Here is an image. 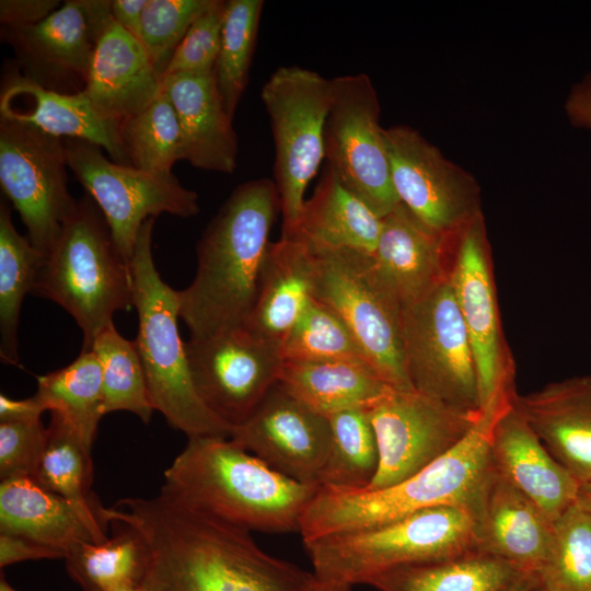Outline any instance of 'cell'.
<instances>
[{"mask_svg": "<svg viewBox=\"0 0 591 591\" xmlns=\"http://www.w3.org/2000/svg\"><path fill=\"white\" fill-rule=\"evenodd\" d=\"M155 218L142 224L131 257L134 306L138 314L135 339L154 410L188 438L230 437L231 427L218 418L199 397L177 321V290L161 278L153 259Z\"/></svg>", "mask_w": 591, "mask_h": 591, "instance_id": "5b68a950", "label": "cell"}, {"mask_svg": "<svg viewBox=\"0 0 591 591\" xmlns=\"http://www.w3.org/2000/svg\"><path fill=\"white\" fill-rule=\"evenodd\" d=\"M162 81L142 43L113 21L97 42L83 91L119 125L158 99Z\"/></svg>", "mask_w": 591, "mask_h": 591, "instance_id": "d4e9b609", "label": "cell"}, {"mask_svg": "<svg viewBox=\"0 0 591 591\" xmlns=\"http://www.w3.org/2000/svg\"><path fill=\"white\" fill-rule=\"evenodd\" d=\"M490 243L483 213L454 237L450 283L474 355L482 408L515 390V363L505 338Z\"/></svg>", "mask_w": 591, "mask_h": 591, "instance_id": "9a60e30c", "label": "cell"}, {"mask_svg": "<svg viewBox=\"0 0 591 591\" xmlns=\"http://www.w3.org/2000/svg\"><path fill=\"white\" fill-rule=\"evenodd\" d=\"M379 466L363 490L382 489L417 473L454 448L482 412H466L415 390H390L368 408Z\"/></svg>", "mask_w": 591, "mask_h": 591, "instance_id": "5bb4252c", "label": "cell"}, {"mask_svg": "<svg viewBox=\"0 0 591 591\" xmlns=\"http://www.w3.org/2000/svg\"><path fill=\"white\" fill-rule=\"evenodd\" d=\"M115 523L113 536L103 542H81L67 554L69 576L83 591H114L140 586L144 576L147 552L139 534Z\"/></svg>", "mask_w": 591, "mask_h": 591, "instance_id": "836d02e7", "label": "cell"}, {"mask_svg": "<svg viewBox=\"0 0 591 591\" xmlns=\"http://www.w3.org/2000/svg\"><path fill=\"white\" fill-rule=\"evenodd\" d=\"M194 386L231 429L245 421L278 382L280 347L245 325L185 343Z\"/></svg>", "mask_w": 591, "mask_h": 591, "instance_id": "2e32d148", "label": "cell"}, {"mask_svg": "<svg viewBox=\"0 0 591 591\" xmlns=\"http://www.w3.org/2000/svg\"><path fill=\"white\" fill-rule=\"evenodd\" d=\"M38 559H65V556L61 553L30 538L0 533L1 568L21 561Z\"/></svg>", "mask_w": 591, "mask_h": 591, "instance_id": "bcb514c9", "label": "cell"}, {"mask_svg": "<svg viewBox=\"0 0 591 591\" xmlns=\"http://www.w3.org/2000/svg\"><path fill=\"white\" fill-rule=\"evenodd\" d=\"M380 109L368 74L331 79L324 131L326 169L383 219L401 202L392 184Z\"/></svg>", "mask_w": 591, "mask_h": 591, "instance_id": "8fae6325", "label": "cell"}, {"mask_svg": "<svg viewBox=\"0 0 591 591\" xmlns=\"http://www.w3.org/2000/svg\"><path fill=\"white\" fill-rule=\"evenodd\" d=\"M402 339L415 391L462 410H482L474 355L450 280L402 305Z\"/></svg>", "mask_w": 591, "mask_h": 591, "instance_id": "30bf717a", "label": "cell"}, {"mask_svg": "<svg viewBox=\"0 0 591 591\" xmlns=\"http://www.w3.org/2000/svg\"><path fill=\"white\" fill-rule=\"evenodd\" d=\"M523 417L547 451L579 482H591V375L546 384L512 396Z\"/></svg>", "mask_w": 591, "mask_h": 591, "instance_id": "7402d4cb", "label": "cell"}, {"mask_svg": "<svg viewBox=\"0 0 591 591\" xmlns=\"http://www.w3.org/2000/svg\"><path fill=\"white\" fill-rule=\"evenodd\" d=\"M396 196L419 221L454 235L482 212L475 177L408 126L384 128Z\"/></svg>", "mask_w": 591, "mask_h": 591, "instance_id": "e0dca14e", "label": "cell"}, {"mask_svg": "<svg viewBox=\"0 0 591 591\" xmlns=\"http://www.w3.org/2000/svg\"><path fill=\"white\" fill-rule=\"evenodd\" d=\"M212 1L148 0L142 12L140 42L161 76L192 24Z\"/></svg>", "mask_w": 591, "mask_h": 591, "instance_id": "b9f144b4", "label": "cell"}, {"mask_svg": "<svg viewBox=\"0 0 591 591\" xmlns=\"http://www.w3.org/2000/svg\"><path fill=\"white\" fill-rule=\"evenodd\" d=\"M515 392L494 396L454 448L397 484L360 491L320 487L301 520L302 541L371 529L442 506L468 508L478 519L494 473L490 454L494 426Z\"/></svg>", "mask_w": 591, "mask_h": 591, "instance_id": "7a4b0ae2", "label": "cell"}, {"mask_svg": "<svg viewBox=\"0 0 591 591\" xmlns=\"http://www.w3.org/2000/svg\"><path fill=\"white\" fill-rule=\"evenodd\" d=\"M309 591H352V586L344 583L324 582L315 578Z\"/></svg>", "mask_w": 591, "mask_h": 591, "instance_id": "f5cc1de1", "label": "cell"}, {"mask_svg": "<svg viewBox=\"0 0 591 591\" xmlns=\"http://www.w3.org/2000/svg\"><path fill=\"white\" fill-rule=\"evenodd\" d=\"M538 586L535 573L524 572L502 591H534Z\"/></svg>", "mask_w": 591, "mask_h": 591, "instance_id": "f907efd6", "label": "cell"}, {"mask_svg": "<svg viewBox=\"0 0 591 591\" xmlns=\"http://www.w3.org/2000/svg\"><path fill=\"white\" fill-rule=\"evenodd\" d=\"M314 293V258L300 239L281 235L270 243L251 315L245 324L279 345Z\"/></svg>", "mask_w": 591, "mask_h": 591, "instance_id": "4316f807", "label": "cell"}, {"mask_svg": "<svg viewBox=\"0 0 591 591\" xmlns=\"http://www.w3.org/2000/svg\"><path fill=\"white\" fill-rule=\"evenodd\" d=\"M162 489L246 531L300 532L318 486L271 468L230 437H190L164 471Z\"/></svg>", "mask_w": 591, "mask_h": 591, "instance_id": "277c9868", "label": "cell"}, {"mask_svg": "<svg viewBox=\"0 0 591 591\" xmlns=\"http://www.w3.org/2000/svg\"><path fill=\"white\" fill-rule=\"evenodd\" d=\"M109 523L135 530L147 552V591H309L315 577L271 556L250 531L161 488L106 508Z\"/></svg>", "mask_w": 591, "mask_h": 591, "instance_id": "6da1fadb", "label": "cell"}, {"mask_svg": "<svg viewBox=\"0 0 591 591\" xmlns=\"http://www.w3.org/2000/svg\"><path fill=\"white\" fill-rule=\"evenodd\" d=\"M227 1L213 0L192 24L163 76L213 72L219 55Z\"/></svg>", "mask_w": 591, "mask_h": 591, "instance_id": "7bdbcfd3", "label": "cell"}, {"mask_svg": "<svg viewBox=\"0 0 591 591\" xmlns=\"http://www.w3.org/2000/svg\"><path fill=\"white\" fill-rule=\"evenodd\" d=\"M47 439L42 419L0 422V479L33 477Z\"/></svg>", "mask_w": 591, "mask_h": 591, "instance_id": "ee69618b", "label": "cell"}, {"mask_svg": "<svg viewBox=\"0 0 591 591\" xmlns=\"http://www.w3.org/2000/svg\"><path fill=\"white\" fill-rule=\"evenodd\" d=\"M331 436L328 418L278 382L251 416L230 432V439L275 471L318 487Z\"/></svg>", "mask_w": 591, "mask_h": 591, "instance_id": "d6986e66", "label": "cell"}, {"mask_svg": "<svg viewBox=\"0 0 591 591\" xmlns=\"http://www.w3.org/2000/svg\"><path fill=\"white\" fill-rule=\"evenodd\" d=\"M260 97L275 143V185L282 215V234L296 230L309 183L325 159L324 131L331 103V80L299 66L276 69Z\"/></svg>", "mask_w": 591, "mask_h": 591, "instance_id": "9c48e42d", "label": "cell"}, {"mask_svg": "<svg viewBox=\"0 0 591 591\" xmlns=\"http://www.w3.org/2000/svg\"><path fill=\"white\" fill-rule=\"evenodd\" d=\"M177 114L185 158L193 166L231 174L236 167L237 137L227 113L216 73H175L162 78Z\"/></svg>", "mask_w": 591, "mask_h": 591, "instance_id": "484cf974", "label": "cell"}, {"mask_svg": "<svg viewBox=\"0 0 591 591\" xmlns=\"http://www.w3.org/2000/svg\"><path fill=\"white\" fill-rule=\"evenodd\" d=\"M58 0H1L0 22L3 31H14L37 24L55 12Z\"/></svg>", "mask_w": 591, "mask_h": 591, "instance_id": "f6af8a7d", "label": "cell"}, {"mask_svg": "<svg viewBox=\"0 0 591 591\" xmlns=\"http://www.w3.org/2000/svg\"><path fill=\"white\" fill-rule=\"evenodd\" d=\"M536 577L544 591H591V513L573 505L554 521L553 541Z\"/></svg>", "mask_w": 591, "mask_h": 591, "instance_id": "ab89813d", "label": "cell"}, {"mask_svg": "<svg viewBox=\"0 0 591 591\" xmlns=\"http://www.w3.org/2000/svg\"><path fill=\"white\" fill-rule=\"evenodd\" d=\"M109 0H67L42 22L3 31L14 49L20 73L56 92L85 89L94 51L113 22Z\"/></svg>", "mask_w": 591, "mask_h": 591, "instance_id": "ac0fdd59", "label": "cell"}, {"mask_svg": "<svg viewBox=\"0 0 591 591\" xmlns=\"http://www.w3.org/2000/svg\"><path fill=\"white\" fill-rule=\"evenodd\" d=\"M382 230L380 218L326 169L312 197L305 200L290 235L309 246L351 250L373 255Z\"/></svg>", "mask_w": 591, "mask_h": 591, "instance_id": "83f0119b", "label": "cell"}, {"mask_svg": "<svg viewBox=\"0 0 591 591\" xmlns=\"http://www.w3.org/2000/svg\"><path fill=\"white\" fill-rule=\"evenodd\" d=\"M0 591H16L14 588H12L9 584V582L5 580L2 573H1V579H0Z\"/></svg>", "mask_w": 591, "mask_h": 591, "instance_id": "db71d44e", "label": "cell"}, {"mask_svg": "<svg viewBox=\"0 0 591 591\" xmlns=\"http://www.w3.org/2000/svg\"><path fill=\"white\" fill-rule=\"evenodd\" d=\"M45 256L15 229L7 200L0 204V357L16 364L18 325L24 297L33 291Z\"/></svg>", "mask_w": 591, "mask_h": 591, "instance_id": "e575fe53", "label": "cell"}, {"mask_svg": "<svg viewBox=\"0 0 591 591\" xmlns=\"http://www.w3.org/2000/svg\"><path fill=\"white\" fill-rule=\"evenodd\" d=\"M553 535L554 521L494 468L478 513V552L536 575Z\"/></svg>", "mask_w": 591, "mask_h": 591, "instance_id": "cb8c5ba5", "label": "cell"}, {"mask_svg": "<svg viewBox=\"0 0 591 591\" xmlns=\"http://www.w3.org/2000/svg\"><path fill=\"white\" fill-rule=\"evenodd\" d=\"M0 533L23 536L61 553L81 542H94L93 533L77 509L31 477L0 483Z\"/></svg>", "mask_w": 591, "mask_h": 591, "instance_id": "f1b7e54d", "label": "cell"}, {"mask_svg": "<svg viewBox=\"0 0 591 591\" xmlns=\"http://www.w3.org/2000/svg\"><path fill=\"white\" fill-rule=\"evenodd\" d=\"M63 139L0 118V185L32 245L46 256L77 208L68 186Z\"/></svg>", "mask_w": 591, "mask_h": 591, "instance_id": "4fadbf2b", "label": "cell"}, {"mask_svg": "<svg viewBox=\"0 0 591 591\" xmlns=\"http://www.w3.org/2000/svg\"><path fill=\"white\" fill-rule=\"evenodd\" d=\"M564 107L573 127L591 129V72L571 86Z\"/></svg>", "mask_w": 591, "mask_h": 591, "instance_id": "7dc6e473", "label": "cell"}, {"mask_svg": "<svg viewBox=\"0 0 591 591\" xmlns=\"http://www.w3.org/2000/svg\"><path fill=\"white\" fill-rule=\"evenodd\" d=\"M44 412L46 408L35 394L24 399L0 395V422L38 420Z\"/></svg>", "mask_w": 591, "mask_h": 591, "instance_id": "c3c4849f", "label": "cell"}, {"mask_svg": "<svg viewBox=\"0 0 591 591\" xmlns=\"http://www.w3.org/2000/svg\"><path fill=\"white\" fill-rule=\"evenodd\" d=\"M35 395L46 410L62 417L92 450L103 410L100 361L93 350L81 351L70 364L37 376Z\"/></svg>", "mask_w": 591, "mask_h": 591, "instance_id": "d6a6232c", "label": "cell"}, {"mask_svg": "<svg viewBox=\"0 0 591 591\" xmlns=\"http://www.w3.org/2000/svg\"><path fill=\"white\" fill-rule=\"evenodd\" d=\"M576 505L591 513V482L580 484Z\"/></svg>", "mask_w": 591, "mask_h": 591, "instance_id": "816d5d0a", "label": "cell"}, {"mask_svg": "<svg viewBox=\"0 0 591 591\" xmlns=\"http://www.w3.org/2000/svg\"><path fill=\"white\" fill-rule=\"evenodd\" d=\"M0 118L34 126L61 139L94 143L114 162L131 166L119 125L105 117L84 91L67 94L48 90L16 70L2 83Z\"/></svg>", "mask_w": 591, "mask_h": 591, "instance_id": "ffe728a7", "label": "cell"}, {"mask_svg": "<svg viewBox=\"0 0 591 591\" xmlns=\"http://www.w3.org/2000/svg\"><path fill=\"white\" fill-rule=\"evenodd\" d=\"M278 210L275 182L257 178L239 185L209 222L197 243L195 277L177 291L190 338L246 324Z\"/></svg>", "mask_w": 591, "mask_h": 591, "instance_id": "3957f363", "label": "cell"}, {"mask_svg": "<svg viewBox=\"0 0 591 591\" xmlns=\"http://www.w3.org/2000/svg\"><path fill=\"white\" fill-rule=\"evenodd\" d=\"M91 350L102 369L104 414L129 412L148 424L154 408L135 339L123 337L112 323L95 337Z\"/></svg>", "mask_w": 591, "mask_h": 591, "instance_id": "74e56055", "label": "cell"}, {"mask_svg": "<svg viewBox=\"0 0 591 591\" xmlns=\"http://www.w3.org/2000/svg\"><path fill=\"white\" fill-rule=\"evenodd\" d=\"M303 545L317 580L354 587L394 568L478 552V519L468 508L442 506Z\"/></svg>", "mask_w": 591, "mask_h": 591, "instance_id": "52a82bcc", "label": "cell"}, {"mask_svg": "<svg viewBox=\"0 0 591 591\" xmlns=\"http://www.w3.org/2000/svg\"><path fill=\"white\" fill-rule=\"evenodd\" d=\"M534 591H544V590H542V589L537 586V588H536Z\"/></svg>", "mask_w": 591, "mask_h": 591, "instance_id": "9f6ffc18", "label": "cell"}, {"mask_svg": "<svg viewBox=\"0 0 591 591\" xmlns=\"http://www.w3.org/2000/svg\"><path fill=\"white\" fill-rule=\"evenodd\" d=\"M119 135L131 166L141 171L173 176V165L185 158L179 120L164 90L146 109L123 120Z\"/></svg>", "mask_w": 591, "mask_h": 591, "instance_id": "8d00e7d4", "label": "cell"}, {"mask_svg": "<svg viewBox=\"0 0 591 591\" xmlns=\"http://www.w3.org/2000/svg\"><path fill=\"white\" fill-rule=\"evenodd\" d=\"M278 383L314 412L369 408L393 387L356 360L283 361Z\"/></svg>", "mask_w": 591, "mask_h": 591, "instance_id": "f546056e", "label": "cell"}, {"mask_svg": "<svg viewBox=\"0 0 591 591\" xmlns=\"http://www.w3.org/2000/svg\"><path fill=\"white\" fill-rule=\"evenodd\" d=\"M490 454L495 471L553 521L576 505L579 482L547 451L512 403L494 426Z\"/></svg>", "mask_w": 591, "mask_h": 591, "instance_id": "603a6c76", "label": "cell"}, {"mask_svg": "<svg viewBox=\"0 0 591 591\" xmlns=\"http://www.w3.org/2000/svg\"><path fill=\"white\" fill-rule=\"evenodd\" d=\"M148 0H113L111 12L113 20L140 40L142 12Z\"/></svg>", "mask_w": 591, "mask_h": 591, "instance_id": "681fc988", "label": "cell"}, {"mask_svg": "<svg viewBox=\"0 0 591 591\" xmlns=\"http://www.w3.org/2000/svg\"><path fill=\"white\" fill-rule=\"evenodd\" d=\"M114 591H147L141 586H131V587H125L120 589H116Z\"/></svg>", "mask_w": 591, "mask_h": 591, "instance_id": "11a10c76", "label": "cell"}, {"mask_svg": "<svg viewBox=\"0 0 591 591\" xmlns=\"http://www.w3.org/2000/svg\"><path fill=\"white\" fill-rule=\"evenodd\" d=\"M309 247L314 258L313 297L341 317L369 364L390 386L414 390L403 354L402 304L372 255Z\"/></svg>", "mask_w": 591, "mask_h": 591, "instance_id": "ba28073f", "label": "cell"}, {"mask_svg": "<svg viewBox=\"0 0 591 591\" xmlns=\"http://www.w3.org/2000/svg\"><path fill=\"white\" fill-rule=\"evenodd\" d=\"M280 354L283 361L356 360L369 364L347 324L314 297L280 343Z\"/></svg>", "mask_w": 591, "mask_h": 591, "instance_id": "60d3db41", "label": "cell"}, {"mask_svg": "<svg viewBox=\"0 0 591 591\" xmlns=\"http://www.w3.org/2000/svg\"><path fill=\"white\" fill-rule=\"evenodd\" d=\"M68 167L103 213L120 253L131 262L139 231L150 218L199 213L196 192L173 176L151 174L108 160L99 146L63 139Z\"/></svg>", "mask_w": 591, "mask_h": 591, "instance_id": "7c38bea8", "label": "cell"}, {"mask_svg": "<svg viewBox=\"0 0 591 591\" xmlns=\"http://www.w3.org/2000/svg\"><path fill=\"white\" fill-rule=\"evenodd\" d=\"M454 237L429 229L402 204L382 219L372 259L402 305L425 298L449 280Z\"/></svg>", "mask_w": 591, "mask_h": 591, "instance_id": "44dd1931", "label": "cell"}, {"mask_svg": "<svg viewBox=\"0 0 591 591\" xmlns=\"http://www.w3.org/2000/svg\"><path fill=\"white\" fill-rule=\"evenodd\" d=\"M331 442L320 487L360 491L372 482L379 450L368 408L343 410L327 417Z\"/></svg>", "mask_w": 591, "mask_h": 591, "instance_id": "d590c367", "label": "cell"}, {"mask_svg": "<svg viewBox=\"0 0 591 591\" xmlns=\"http://www.w3.org/2000/svg\"><path fill=\"white\" fill-rule=\"evenodd\" d=\"M32 293L66 310L83 335L81 351L134 305L131 264L116 246L106 220L86 194L78 200L55 245L45 256Z\"/></svg>", "mask_w": 591, "mask_h": 591, "instance_id": "8992f818", "label": "cell"}, {"mask_svg": "<svg viewBox=\"0 0 591 591\" xmlns=\"http://www.w3.org/2000/svg\"><path fill=\"white\" fill-rule=\"evenodd\" d=\"M50 414L46 444L32 478L70 502L90 528L95 543L103 542L109 521L106 508L91 491L92 450L62 417Z\"/></svg>", "mask_w": 591, "mask_h": 591, "instance_id": "4dcf8cb0", "label": "cell"}, {"mask_svg": "<svg viewBox=\"0 0 591 591\" xmlns=\"http://www.w3.org/2000/svg\"><path fill=\"white\" fill-rule=\"evenodd\" d=\"M263 7V0L227 1L215 73L223 106L231 118L248 82Z\"/></svg>", "mask_w": 591, "mask_h": 591, "instance_id": "f35d334b", "label": "cell"}, {"mask_svg": "<svg viewBox=\"0 0 591 591\" xmlns=\"http://www.w3.org/2000/svg\"><path fill=\"white\" fill-rule=\"evenodd\" d=\"M523 573L503 559L471 552L394 568L375 576L368 586L378 591H502Z\"/></svg>", "mask_w": 591, "mask_h": 591, "instance_id": "1f68e13d", "label": "cell"}]
</instances>
